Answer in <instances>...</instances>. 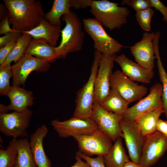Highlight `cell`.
<instances>
[{
  "label": "cell",
  "instance_id": "obj_1",
  "mask_svg": "<svg viewBox=\"0 0 167 167\" xmlns=\"http://www.w3.org/2000/svg\"><path fill=\"white\" fill-rule=\"evenodd\" d=\"M12 29L22 33L37 26L45 17L41 2L35 0H4Z\"/></svg>",
  "mask_w": 167,
  "mask_h": 167
},
{
  "label": "cell",
  "instance_id": "obj_2",
  "mask_svg": "<svg viewBox=\"0 0 167 167\" xmlns=\"http://www.w3.org/2000/svg\"><path fill=\"white\" fill-rule=\"evenodd\" d=\"M62 18L66 25L61 30V40L55 49L58 55L65 58L69 53L79 51L82 49L84 35L80 19L75 12L71 10Z\"/></svg>",
  "mask_w": 167,
  "mask_h": 167
},
{
  "label": "cell",
  "instance_id": "obj_3",
  "mask_svg": "<svg viewBox=\"0 0 167 167\" xmlns=\"http://www.w3.org/2000/svg\"><path fill=\"white\" fill-rule=\"evenodd\" d=\"M90 12L110 31L120 29L127 22L130 11L126 7L107 0H93Z\"/></svg>",
  "mask_w": 167,
  "mask_h": 167
},
{
  "label": "cell",
  "instance_id": "obj_4",
  "mask_svg": "<svg viewBox=\"0 0 167 167\" xmlns=\"http://www.w3.org/2000/svg\"><path fill=\"white\" fill-rule=\"evenodd\" d=\"M101 55V53L95 51L88 79L77 93L73 117L84 119L91 118L94 100L96 78Z\"/></svg>",
  "mask_w": 167,
  "mask_h": 167
},
{
  "label": "cell",
  "instance_id": "obj_5",
  "mask_svg": "<svg viewBox=\"0 0 167 167\" xmlns=\"http://www.w3.org/2000/svg\"><path fill=\"white\" fill-rule=\"evenodd\" d=\"M84 28L94 41L93 47L102 54L116 55L126 47L109 36L104 29L101 24L95 18L84 19Z\"/></svg>",
  "mask_w": 167,
  "mask_h": 167
},
{
  "label": "cell",
  "instance_id": "obj_6",
  "mask_svg": "<svg viewBox=\"0 0 167 167\" xmlns=\"http://www.w3.org/2000/svg\"><path fill=\"white\" fill-rule=\"evenodd\" d=\"M32 114L28 108L21 111L0 113V131L6 136L28 137L27 130Z\"/></svg>",
  "mask_w": 167,
  "mask_h": 167
},
{
  "label": "cell",
  "instance_id": "obj_7",
  "mask_svg": "<svg viewBox=\"0 0 167 167\" xmlns=\"http://www.w3.org/2000/svg\"><path fill=\"white\" fill-rule=\"evenodd\" d=\"M73 138L77 143L78 151L90 157L94 155L103 156L113 145L111 138L98 129L90 134Z\"/></svg>",
  "mask_w": 167,
  "mask_h": 167
},
{
  "label": "cell",
  "instance_id": "obj_8",
  "mask_svg": "<svg viewBox=\"0 0 167 167\" xmlns=\"http://www.w3.org/2000/svg\"><path fill=\"white\" fill-rule=\"evenodd\" d=\"M167 151V138L157 130L144 136L139 165L151 167Z\"/></svg>",
  "mask_w": 167,
  "mask_h": 167
},
{
  "label": "cell",
  "instance_id": "obj_9",
  "mask_svg": "<svg viewBox=\"0 0 167 167\" xmlns=\"http://www.w3.org/2000/svg\"><path fill=\"white\" fill-rule=\"evenodd\" d=\"M91 118L98 129L109 136L114 142L118 138H123L120 121L122 117L108 111L94 100Z\"/></svg>",
  "mask_w": 167,
  "mask_h": 167
},
{
  "label": "cell",
  "instance_id": "obj_10",
  "mask_svg": "<svg viewBox=\"0 0 167 167\" xmlns=\"http://www.w3.org/2000/svg\"><path fill=\"white\" fill-rule=\"evenodd\" d=\"M110 84L111 88L117 91L129 104L142 99L148 91L146 87L134 82L119 70L112 73Z\"/></svg>",
  "mask_w": 167,
  "mask_h": 167
},
{
  "label": "cell",
  "instance_id": "obj_11",
  "mask_svg": "<svg viewBox=\"0 0 167 167\" xmlns=\"http://www.w3.org/2000/svg\"><path fill=\"white\" fill-rule=\"evenodd\" d=\"M51 125L60 137L65 138L90 134L98 129L91 118L84 119L73 117L61 122L55 119L51 121Z\"/></svg>",
  "mask_w": 167,
  "mask_h": 167
},
{
  "label": "cell",
  "instance_id": "obj_12",
  "mask_svg": "<svg viewBox=\"0 0 167 167\" xmlns=\"http://www.w3.org/2000/svg\"><path fill=\"white\" fill-rule=\"evenodd\" d=\"M13 74L12 86L24 85L29 74L32 71H47L49 63L30 55L25 54L19 60L11 66Z\"/></svg>",
  "mask_w": 167,
  "mask_h": 167
},
{
  "label": "cell",
  "instance_id": "obj_13",
  "mask_svg": "<svg viewBox=\"0 0 167 167\" xmlns=\"http://www.w3.org/2000/svg\"><path fill=\"white\" fill-rule=\"evenodd\" d=\"M162 86L160 83L155 84L150 88L149 94L136 104L128 108L122 118L135 121L141 115L163 106Z\"/></svg>",
  "mask_w": 167,
  "mask_h": 167
},
{
  "label": "cell",
  "instance_id": "obj_14",
  "mask_svg": "<svg viewBox=\"0 0 167 167\" xmlns=\"http://www.w3.org/2000/svg\"><path fill=\"white\" fill-rule=\"evenodd\" d=\"M120 126L123 138L131 161L139 164L142 152L144 136L138 127L135 121L122 118Z\"/></svg>",
  "mask_w": 167,
  "mask_h": 167
},
{
  "label": "cell",
  "instance_id": "obj_15",
  "mask_svg": "<svg viewBox=\"0 0 167 167\" xmlns=\"http://www.w3.org/2000/svg\"><path fill=\"white\" fill-rule=\"evenodd\" d=\"M116 54H102L99 63L95 87L94 100L100 104L111 89L110 80Z\"/></svg>",
  "mask_w": 167,
  "mask_h": 167
},
{
  "label": "cell",
  "instance_id": "obj_16",
  "mask_svg": "<svg viewBox=\"0 0 167 167\" xmlns=\"http://www.w3.org/2000/svg\"><path fill=\"white\" fill-rule=\"evenodd\" d=\"M155 33L153 32H144L140 41L129 47L137 63L146 69L152 70L156 58L153 43Z\"/></svg>",
  "mask_w": 167,
  "mask_h": 167
},
{
  "label": "cell",
  "instance_id": "obj_17",
  "mask_svg": "<svg viewBox=\"0 0 167 167\" xmlns=\"http://www.w3.org/2000/svg\"><path fill=\"white\" fill-rule=\"evenodd\" d=\"M115 62L121 67L123 73L133 81L149 84L154 76L153 70L144 68L129 59L124 54L116 56Z\"/></svg>",
  "mask_w": 167,
  "mask_h": 167
},
{
  "label": "cell",
  "instance_id": "obj_18",
  "mask_svg": "<svg viewBox=\"0 0 167 167\" xmlns=\"http://www.w3.org/2000/svg\"><path fill=\"white\" fill-rule=\"evenodd\" d=\"M31 91H28L20 86H12L7 95L10 100L6 106L0 104V113H7L9 111H21L34 104V97Z\"/></svg>",
  "mask_w": 167,
  "mask_h": 167
},
{
  "label": "cell",
  "instance_id": "obj_19",
  "mask_svg": "<svg viewBox=\"0 0 167 167\" xmlns=\"http://www.w3.org/2000/svg\"><path fill=\"white\" fill-rule=\"evenodd\" d=\"M48 132L45 125L37 128L30 137L31 149L34 161L38 167H51V162L45 152L43 140Z\"/></svg>",
  "mask_w": 167,
  "mask_h": 167
},
{
  "label": "cell",
  "instance_id": "obj_20",
  "mask_svg": "<svg viewBox=\"0 0 167 167\" xmlns=\"http://www.w3.org/2000/svg\"><path fill=\"white\" fill-rule=\"evenodd\" d=\"M55 47L50 45L43 39L33 38L27 47L25 54L51 63L62 58L58 54Z\"/></svg>",
  "mask_w": 167,
  "mask_h": 167
},
{
  "label": "cell",
  "instance_id": "obj_21",
  "mask_svg": "<svg viewBox=\"0 0 167 167\" xmlns=\"http://www.w3.org/2000/svg\"><path fill=\"white\" fill-rule=\"evenodd\" d=\"M61 26L51 24L45 18L41 19L39 25L32 30L24 32L35 39H42L50 45L55 47L60 35Z\"/></svg>",
  "mask_w": 167,
  "mask_h": 167
},
{
  "label": "cell",
  "instance_id": "obj_22",
  "mask_svg": "<svg viewBox=\"0 0 167 167\" xmlns=\"http://www.w3.org/2000/svg\"><path fill=\"white\" fill-rule=\"evenodd\" d=\"M121 138L117 139L109 152L103 156L105 167H123L130 161L125 151Z\"/></svg>",
  "mask_w": 167,
  "mask_h": 167
},
{
  "label": "cell",
  "instance_id": "obj_23",
  "mask_svg": "<svg viewBox=\"0 0 167 167\" xmlns=\"http://www.w3.org/2000/svg\"><path fill=\"white\" fill-rule=\"evenodd\" d=\"M164 112L162 106L143 114L135 120L138 127L144 136L157 130L160 117Z\"/></svg>",
  "mask_w": 167,
  "mask_h": 167
},
{
  "label": "cell",
  "instance_id": "obj_24",
  "mask_svg": "<svg viewBox=\"0 0 167 167\" xmlns=\"http://www.w3.org/2000/svg\"><path fill=\"white\" fill-rule=\"evenodd\" d=\"M129 104L117 91L111 88L107 96L100 105L106 110L122 117Z\"/></svg>",
  "mask_w": 167,
  "mask_h": 167
},
{
  "label": "cell",
  "instance_id": "obj_25",
  "mask_svg": "<svg viewBox=\"0 0 167 167\" xmlns=\"http://www.w3.org/2000/svg\"><path fill=\"white\" fill-rule=\"evenodd\" d=\"M16 144L17 154L14 167H36L28 139H17Z\"/></svg>",
  "mask_w": 167,
  "mask_h": 167
},
{
  "label": "cell",
  "instance_id": "obj_26",
  "mask_svg": "<svg viewBox=\"0 0 167 167\" xmlns=\"http://www.w3.org/2000/svg\"><path fill=\"white\" fill-rule=\"evenodd\" d=\"M71 8V0H55L50 11L45 14V18L52 25L61 26V18L70 13Z\"/></svg>",
  "mask_w": 167,
  "mask_h": 167
},
{
  "label": "cell",
  "instance_id": "obj_27",
  "mask_svg": "<svg viewBox=\"0 0 167 167\" xmlns=\"http://www.w3.org/2000/svg\"><path fill=\"white\" fill-rule=\"evenodd\" d=\"M32 37L29 34L23 33L22 35L16 40L14 47L6 57L3 63L0 66H10L12 62H16L25 54Z\"/></svg>",
  "mask_w": 167,
  "mask_h": 167
},
{
  "label": "cell",
  "instance_id": "obj_28",
  "mask_svg": "<svg viewBox=\"0 0 167 167\" xmlns=\"http://www.w3.org/2000/svg\"><path fill=\"white\" fill-rule=\"evenodd\" d=\"M159 39L158 37H154L153 39V42L155 56L157 60L156 64L158 71L162 86V99L164 110V113L167 118V72L164 68L160 57L159 49Z\"/></svg>",
  "mask_w": 167,
  "mask_h": 167
},
{
  "label": "cell",
  "instance_id": "obj_29",
  "mask_svg": "<svg viewBox=\"0 0 167 167\" xmlns=\"http://www.w3.org/2000/svg\"><path fill=\"white\" fill-rule=\"evenodd\" d=\"M16 140L12 139L5 149L0 150V167H14L17 154Z\"/></svg>",
  "mask_w": 167,
  "mask_h": 167
},
{
  "label": "cell",
  "instance_id": "obj_30",
  "mask_svg": "<svg viewBox=\"0 0 167 167\" xmlns=\"http://www.w3.org/2000/svg\"><path fill=\"white\" fill-rule=\"evenodd\" d=\"M13 76L11 66H0V94L7 95L11 86L10 84V79Z\"/></svg>",
  "mask_w": 167,
  "mask_h": 167
},
{
  "label": "cell",
  "instance_id": "obj_31",
  "mask_svg": "<svg viewBox=\"0 0 167 167\" xmlns=\"http://www.w3.org/2000/svg\"><path fill=\"white\" fill-rule=\"evenodd\" d=\"M154 13V10L151 8L136 12L138 22L141 28L147 32L151 29V21Z\"/></svg>",
  "mask_w": 167,
  "mask_h": 167
},
{
  "label": "cell",
  "instance_id": "obj_32",
  "mask_svg": "<svg viewBox=\"0 0 167 167\" xmlns=\"http://www.w3.org/2000/svg\"><path fill=\"white\" fill-rule=\"evenodd\" d=\"M122 5H127L132 7L136 11L151 8L150 0H123Z\"/></svg>",
  "mask_w": 167,
  "mask_h": 167
},
{
  "label": "cell",
  "instance_id": "obj_33",
  "mask_svg": "<svg viewBox=\"0 0 167 167\" xmlns=\"http://www.w3.org/2000/svg\"><path fill=\"white\" fill-rule=\"evenodd\" d=\"M77 155L86 161L90 167H105L104 163L103 156H97L96 157L92 158L87 156L78 151L76 152Z\"/></svg>",
  "mask_w": 167,
  "mask_h": 167
},
{
  "label": "cell",
  "instance_id": "obj_34",
  "mask_svg": "<svg viewBox=\"0 0 167 167\" xmlns=\"http://www.w3.org/2000/svg\"><path fill=\"white\" fill-rule=\"evenodd\" d=\"M23 33L18 31L13 30L0 37V48L4 46L7 43L13 40H17L21 36Z\"/></svg>",
  "mask_w": 167,
  "mask_h": 167
},
{
  "label": "cell",
  "instance_id": "obj_35",
  "mask_svg": "<svg viewBox=\"0 0 167 167\" xmlns=\"http://www.w3.org/2000/svg\"><path fill=\"white\" fill-rule=\"evenodd\" d=\"M16 43V40H13L6 44L0 49V65H2L6 57L14 47Z\"/></svg>",
  "mask_w": 167,
  "mask_h": 167
},
{
  "label": "cell",
  "instance_id": "obj_36",
  "mask_svg": "<svg viewBox=\"0 0 167 167\" xmlns=\"http://www.w3.org/2000/svg\"><path fill=\"white\" fill-rule=\"evenodd\" d=\"M151 8L159 11L163 16V19L167 23V6L159 0H150Z\"/></svg>",
  "mask_w": 167,
  "mask_h": 167
},
{
  "label": "cell",
  "instance_id": "obj_37",
  "mask_svg": "<svg viewBox=\"0 0 167 167\" xmlns=\"http://www.w3.org/2000/svg\"><path fill=\"white\" fill-rule=\"evenodd\" d=\"M71 7L75 9H85L90 7L93 0H71Z\"/></svg>",
  "mask_w": 167,
  "mask_h": 167
},
{
  "label": "cell",
  "instance_id": "obj_38",
  "mask_svg": "<svg viewBox=\"0 0 167 167\" xmlns=\"http://www.w3.org/2000/svg\"><path fill=\"white\" fill-rule=\"evenodd\" d=\"M8 15L2 19L0 24V34H5L13 31L10 26Z\"/></svg>",
  "mask_w": 167,
  "mask_h": 167
},
{
  "label": "cell",
  "instance_id": "obj_39",
  "mask_svg": "<svg viewBox=\"0 0 167 167\" xmlns=\"http://www.w3.org/2000/svg\"><path fill=\"white\" fill-rule=\"evenodd\" d=\"M157 130L167 138V121L160 119L157 125Z\"/></svg>",
  "mask_w": 167,
  "mask_h": 167
},
{
  "label": "cell",
  "instance_id": "obj_40",
  "mask_svg": "<svg viewBox=\"0 0 167 167\" xmlns=\"http://www.w3.org/2000/svg\"><path fill=\"white\" fill-rule=\"evenodd\" d=\"M76 162L72 166L68 167H90L89 164L85 161H83L82 159L79 156L76 155Z\"/></svg>",
  "mask_w": 167,
  "mask_h": 167
},
{
  "label": "cell",
  "instance_id": "obj_41",
  "mask_svg": "<svg viewBox=\"0 0 167 167\" xmlns=\"http://www.w3.org/2000/svg\"><path fill=\"white\" fill-rule=\"evenodd\" d=\"M0 7V19H1V18L2 19H3L2 18H3L4 17H5L7 15L6 14V9L7 8L5 4V5H3V4H1Z\"/></svg>",
  "mask_w": 167,
  "mask_h": 167
},
{
  "label": "cell",
  "instance_id": "obj_42",
  "mask_svg": "<svg viewBox=\"0 0 167 167\" xmlns=\"http://www.w3.org/2000/svg\"><path fill=\"white\" fill-rule=\"evenodd\" d=\"M123 167H141L139 164L133 162L131 161H129L126 162Z\"/></svg>",
  "mask_w": 167,
  "mask_h": 167
},
{
  "label": "cell",
  "instance_id": "obj_43",
  "mask_svg": "<svg viewBox=\"0 0 167 167\" xmlns=\"http://www.w3.org/2000/svg\"></svg>",
  "mask_w": 167,
  "mask_h": 167
}]
</instances>
